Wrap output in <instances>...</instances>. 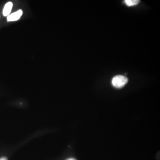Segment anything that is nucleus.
I'll use <instances>...</instances> for the list:
<instances>
[{
  "label": "nucleus",
  "instance_id": "nucleus-1",
  "mask_svg": "<svg viewBox=\"0 0 160 160\" xmlns=\"http://www.w3.org/2000/svg\"><path fill=\"white\" fill-rule=\"evenodd\" d=\"M128 82V78L125 76L117 75L112 80V84L115 88L120 89L124 87Z\"/></svg>",
  "mask_w": 160,
  "mask_h": 160
},
{
  "label": "nucleus",
  "instance_id": "nucleus-2",
  "mask_svg": "<svg viewBox=\"0 0 160 160\" xmlns=\"http://www.w3.org/2000/svg\"><path fill=\"white\" fill-rule=\"evenodd\" d=\"M23 14V11L22 10H19L16 12L9 15L7 17V21L8 22H14L19 19L20 18Z\"/></svg>",
  "mask_w": 160,
  "mask_h": 160
},
{
  "label": "nucleus",
  "instance_id": "nucleus-3",
  "mask_svg": "<svg viewBox=\"0 0 160 160\" xmlns=\"http://www.w3.org/2000/svg\"><path fill=\"white\" fill-rule=\"evenodd\" d=\"M12 3L11 2H9L6 3L3 9V14L4 16H8L11 12L12 8Z\"/></svg>",
  "mask_w": 160,
  "mask_h": 160
},
{
  "label": "nucleus",
  "instance_id": "nucleus-4",
  "mask_svg": "<svg viewBox=\"0 0 160 160\" xmlns=\"http://www.w3.org/2000/svg\"><path fill=\"white\" fill-rule=\"evenodd\" d=\"M124 2L127 6H132L137 5L140 1L139 0H126Z\"/></svg>",
  "mask_w": 160,
  "mask_h": 160
},
{
  "label": "nucleus",
  "instance_id": "nucleus-5",
  "mask_svg": "<svg viewBox=\"0 0 160 160\" xmlns=\"http://www.w3.org/2000/svg\"><path fill=\"white\" fill-rule=\"evenodd\" d=\"M0 160H8V159L6 157H3L0 158Z\"/></svg>",
  "mask_w": 160,
  "mask_h": 160
},
{
  "label": "nucleus",
  "instance_id": "nucleus-6",
  "mask_svg": "<svg viewBox=\"0 0 160 160\" xmlns=\"http://www.w3.org/2000/svg\"><path fill=\"white\" fill-rule=\"evenodd\" d=\"M67 160H77L75 159V158H71L68 159H67Z\"/></svg>",
  "mask_w": 160,
  "mask_h": 160
}]
</instances>
